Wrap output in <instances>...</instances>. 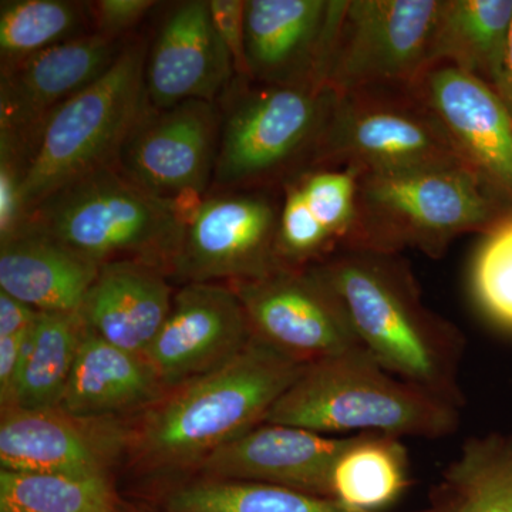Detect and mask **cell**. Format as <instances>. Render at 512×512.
I'll use <instances>...</instances> for the list:
<instances>
[{"mask_svg": "<svg viewBox=\"0 0 512 512\" xmlns=\"http://www.w3.org/2000/svg\"><path fill=\"white\" fill-rule=\"evenodd\" d=\"M86 329L80 312L37 313L23 340L18 384L8 407H59Z\"/></svg>", "mask_w": 512, "mask_h": 512, "instance_id": "cb8c5ba5", "label": "cell"}, {"mask_svg": "<svg viewBox=\"0 0 512 512\" xmlns=\"http://www.w3.org/2000/svg\"><path fill=\"white\" fill-rule=\"evenodd\" d=\"M36 309L0 291V338L20 335L35 323Z\"/></svg>", "mask_w": 512, "mask_h": 512, "instance_id": "d590c367", "label": "cell"}, {"mask_svg": "<svg viewBox=\"0 0 512 512\" xmlns=\"http://www.w3.org/2000/svg\"><path fill=\"white\" fill-rule=\"evenodd\" d=\"M311 266L338 295L360 345L377 365L463 407V335L424 305L399 254L345 248Z\"/></svg>", "mask_w": 512, "mask_h": 512, "instance_id": "6da1fadb", "label": "cell"}, {"mask_svg": "<svg viewBox=\"0 0 512 512\" xmlns=\"http://www.w3.org/2000/svg\"><path fill=\"white\" fill-rule=\"evenodd\" d=\"M168 512H360L335 498L252 481H198L174 491Z\"/></svg>", "mask_w": 512, "mask_h": 512, "instance_id": "4316f807", "label": "cell"}, {"mask_svg": "<svg viewBox=\"0 0 512 512\" xmlns=\"http://www.w3.org/2000/svg\"><path fill=\"white\" fill-rule=\"evenodd\" d=\"M350 437L335 439L299 427L262 423L200 463L214 478L279 485L332 498L333 468Z\"/></svg>", "mask_w": 512, "mask_h": 512, "instance_id": "e0dca14e", "label": "cell"}, {"mask_svg": "<svg viewBox=\"0 0 512 512\" xmlns=\"http://www.w3.org/2000/svg\"><path fill=\"white\" fill-rule=\"evenodd\" d=\"M25 175L26 151L22 140L0 131V244L18 237L25 227Z\"/></svg>", "mask_w": 512, "mask_h": 512, "instance_id": "d6a6232c", "label": "cell"}, {"mask_svg": "<svg viewBox=\"0 0 512 512\" xmlns=\"http://www.w3.org/2000/svg\"><path fill=\"white\" fill-rule=\"evenodd\" d=\"M360 173L352 167L312 168L291 178L339 249L346 247L355 227Z\"/></svg>", "mask_w": 512, "mask_h": 512, "instance_id": "4dcf8cb0", "label": "cell"}, {"mask_svg": "<svg viewBox=\"0 0 512 512\" xmlns=\"http://www.w3.org/2000/svg\"><path fill=\"white\" fill-rule=\"evenodd\" d=\"M444 0H346L325 86L336 93L412 87L430 69Z\"/></svg>", "mask_w": 512, "mask_h": 512, "instance_id": "9c48e42d", "label": "cell"}, {"mask_svg": "<svg viewBox=\"0 0 512 512\" xmlns=\"http://www.w3.org/2000/svg\"><path fill=\"white\" fill-rule=\"evenodd\" d=\"M185 228L173 200L113 164L50 194L29 211L20 234L45 235L100 266L138 261L170 272Z\"/></svg>", "mask_w": 512, "mask_h": 512, "instance_id": "5b68a950", "label": "cell"}, {"mask_svg": "<svg viewBox=\"0 0 512 512\" xmlns=\"http://www.w3.org/2000/svg\"><path fill=\"white\" fill-rule=\"evenodd\" d=\"M264 423L315 433H376L441 439L460 424V409L393 376L365 350L319 360L266 414Z\"/></svg>", "mask_w": 512, "mask_h": 512, "instance_id": "3957f363", "label": "cell"}, {"mask_svg": "<svg viewBox=\"0 0 512 512\" xmlns=\"http://www.w3.org/2000/svg\"><path fill=\"white\" fill-rule=\"evenodd\" d=\"M119 443L116 431L100 429L97 420L79 419L57 407L2 409V470L107 476Z\"/></svg>", "mask_w": 512, "mask_h": 512, "instance_id": "d6986e66", "label": "cell"}, {"mask_svg": "<svg viewBox=\"0 0 512 512\" xmlns=\"http://www.w3.org/2000/svg\"><path fill=\"white\" fill-rule=\"evenodd\" d=\"M245 9L247 0H211L210 12L215 30L234 64L235 76L248 79L245 62Z\"/></svg>", "mask_w": 512, "mask_h": 512, "instance_id": "836d02e7", "label": "cell"}, {"mask_svg": "<svg viewBox=\"0 0 512 512\" xmlns=\"http://www.w3.org/2000/svg\"><path fill=\"white\" fill-rule=\"evenodd\" d=\"M510 212L470 168L460 165L365 171L345 248L389 254L416 249L440 258L460 235L485 234Z\"/></svg>", "mask_w": 512, "mask_h": 512, "instance_id": "277c9868", "label": "cell"}, {"mask_svg": "<svg viewBox=\"0 0 512 512\" xmlns=\"http://www.w3.org/2000/svg\"><path fill=\"white\" fill-rule=\"evenodd\" d=\"M161 390L144 357L111 345L87 326L57 409L97 420L151 403Z\"/></svg>", "mask_w": 512, "mask_h": 512, "instance_id": "7402d4cb", "label": "cell"}, {"mask_svg": "<svg viewBox=\"0 0 512 512\" xmlns=\"http://www.w3.org/2000/svg\"><path fill=\"white\" fill-rule=\"evenodd\" d=\"M281 204L261 188L208 197L185 228L171 274L185 285L220 279L234 284L279 268Z\"/></svg>", "mask_w": 512, "mask_h": 512, "instance_id": "8fae6325", "label": "cell"}, {"mask_svg": "<svg viewBox=\"0 0 512 512\" xmlns=\"http://www.w3.org/2000/svg\"><path fill=\"white\" fill-rule=\"evenodd\" d=\"M84 6L66 0H3L0 60L10 66L49 47L83 36Z\"/></svg>", "mask_w": 512, "mask_h": 512, "instance_id": "f1b7e54d", "label": "cell"}, {"mask_svg": "<svg viewBox=\"0 0 512 512\" xmlns=\"http://www.w3.org/2000/svg\"><path fill=\"white\" fill-rule=\"evenodd\" d=\"M254 338L311 365L363 350L348 313L312 266H279L261 278L229 284Z\"/></svg>", "mask_w": 512, "mask_h": 512, "instance_id": "30bf717a", "label": "cell"}, {"mask_svg": "<svg viewBox=\"0 0 512 512\" xmlns=\"http://www.w3.org/2000/svg\"><path fill=\"white\" fill-rule=\"evenodd\" d=\"M276 251L279 262L293 268L319 264L339 251L335 239L306 204L295 180L284 183Z\"/></svg>", "mask_w": 512, "mask_h": 512, "instance_id": "1f68e13d", "label": "cell"}, {"mask_svg": "<svg viewBox=\"0 0 512 512\" xmlns=\"http://www.w3.org/2000/svg\"><path fill=\"white\" fill-rule=\"evenodd\" d=\"M427 512H451L450 507L446 503L439 505V507L434 508V510H430Z\"/></svg>", "mask_w": 512, "mask_h": 512, "instance_id": "74e56055", "label": "cell"}, {"mask_svg": "<svg viewBox=\"0 0 512 512\" xmlns=\"http://www.w3.org/2000/svg\"><path fill=\"white\" fill-rule=\"evenodd\" d=\"M512 23V0H444L430 67L450 64L495 87Z\"/></svg>", "mask_w": 512, "mask_h": 512, "instance_id": "603a6c76", "label": "cell"}, {"mask_svg": "<svg viewBox=\"0 0 512 512\" xmlns=\"http://www.w3.org/2000/svg\"><path fill=\"white\" fill-rule=\"evenodd\" d=\"M306 367L252 338L237 356L175 387L147 414L137 436L140 457L163 467L201 461L264 423Z\"/></svg>", "mask_w": 512, "mask_h": 512, "instance_id": "7a4b0ae2", "label": "cell"}, {"mask_svg": "<svg viewBox=\"0 0 512 512\" xmlns=\"http://www.w3.org/2000/svg\"><path fill=\"white\" fill-rule=\"evenodd\" d=\"M470 282L485 318L512 332V212L485 232L474 256Z\"/></svg>", "mask_w": 512, "mask_h": 512, "instance_id": "f546056e", "label": "cell"}, {"mask_svg": "<svg viewBox=\"0 0 512 512\" xmlns=\"http://www.w3.org/2000/svg\"><path fill=\"white\" fill-rule=\"evenodd\" d=\"M409 454L399 437H350L332 473V498L360 512H386L409 487Z\"/></svg>", "mask_w": 512, "mask_h": 512, "instance_id": "d4e9b609", "label": "cell"}, {"mask_svg": "<svg viewBox=\"0 0 512 512\" xmlns=\"http://www.w3.org/2000/svg\"><path fill=\"white\" fill-rule=\"evenodd\" d=\"M252 83L234 80L222 94L211 184L221 191L262 188L308 170L336 100L330 87Z\"/></svg>", "mask_w": 512, "mask_h": 512, "instance_id": "52a82bcc", "label": "cell"}, {"mask_svg": "<svg viewBox=\"0 0 512 512\" xmlns=\"http://www.w3.org/2000/svg\"><path fill=\"white\" fill-rule=\"evenodd\" d=\"M120 52L117 40L94 32L2 67L0 131L29 137L60 104L106 73Z\"/></svg>", "mask_w": 512, "mask_h": 512, "instance_id": "ac0fdd59", "label": "cell"}, {"mask_svg": "<svg viewBox=\"0 0 512 512\" xmlns=\"http://www.w3.org/2000/svg\"><path fill=\"white\" fill-rule=\"evenodd\" d=\"M234 74L231 56L212 22L210 2L178 3L147 53L146 101L156 110L188 100L215 103L234 83Z\"/></svg>", "mask_w": 512, "mask_h": 512, "instance_id": "2e32d148", "label": "cell"}, {"mask_svg": "<svg viewBox=\"0 0 512 512\" xmlns=\"http://www.w3.org/2000/svg\"><path fill=\"white\" fill-rule=\"evenodd\" d=\"M450 165L467 167L412 86L336 93L308 170L352 167L365 173Z\"/></svg>", "mask_w": 512, "mask_h": 512, "instance_id": "ba28073f", "label": "cell"}, {"mask_svg": "<svg viewBox=\"0 0 512 512\" xmlns=\"http://www.w3.org/2000/svg\"><path fill=\"white\" fill-rule=\"evenodd\" d=\"M154 6L153 0H100L92 8L96 33L117 40L141 22Z\"/></svg>", "mask_w": 512, "mask_h": 512, "instance_id": "e575fe53", "label": "cell"}, {"mask_svg": "<svg viewBox=\"0 0 512 512\" xmlns=\"http://www.w3.org/2000/svg\"><path fill=\"white\" fill-rule=\"evenodd\" d=\"M451 512H512V436L468 439L443 473Z\"/></svg>", "mask_w": 512, "mask_h": 512, "instance_id": "484cf974", "label": "cell"}, {"mask_svg": "<svg viewBox=\"0 0 512 512\" xmlns=\"http://www.w3.org/2000/svg\"><path fill=\"white\" fill-rule=\"evenodd\" d=\"M173 299L163 269L114 261L100 266L80 313L100 338L144 357L170 315Z\"/></svg>", "mask_w": 512, "mask_h": 512, "instance_id": "ffe728a7", "label": "cell"}, {"mask_svg": "<svg viewBox=\"0 0 512 512\" xmlns=\"http://www.w3.org/2000/svg\"><path fill=\"white\" fill-rule=\"evenodd\" d=\"M147 46L128 43L106 73L64 101L30 134L23 205L29 211L64 185L116 164L146 109Z\"/></svg>", "mask_w": 512, "mask_h": 512, "instance_id": "8992f818", "label": "cell"}, {"mask_svg": "<svg viewBox=\"0 0 512 512\" xmlns=\"http://www.w3.org/2000/svg\"><path fill=\"white\" fill-rule=\"evenodd\" d=\"M100 265L45 235L23 232L0 244V291L37 312L82 311Z\"/></svg>", "mask_w": 512, "mask_h": 512, "instance_id": "44dd1931", "label": "cell"}, {"mask_svg": "<svg viewBox=\"0 0 512 512\" xmlns=\"http://www.w3.org/2000/svg\"><path fill=\"white\" fill-rule=\"evenodd\" d=\"M346 0H247L248 79L269 86L326 87Z\"/></svg>", "mask_w": 512, "mask_h": 512, "instance_id": "4fadbf2b", "label": "cell"}, {"mask_svg": "<svg viewBox=\"0 0 512 512\" xmlns=\"http://www.w3.org/2000/svg\"><path fill=\"white\" fill-rule=\"evenodd\" d=\"M413 89L461 160L512 210V116L493 87L450 64H436Z\"/></svg>", "mask_w": 512, "mask_h": 512, "instance_id": "5bb4252c", "label": "cell"}, {"mask_svg": "<svg viewBox=\"0 0 512 512\" xmlns=\"http://www.w3.org/2000/svg\"><path fill=\"white\" fill-rule=\"evenodd\" d=\"M254 338L247 313L231 285L187 284L144 360L161 387H175L217 369Z\"/></svg>", "mask_w": 512, "mask_h": 512, "instance_id": "9a60e30c", "label": "cell"}, {"mask_svg": "<svg viewBox=\"0 0 512 512\" xmlns=\"http://www.w3.org/2000/svg\"><path fill=\"white\" fill-rule=\"evenodd\" d=\"M220 128V109L211 101L188 100L164 110L146 104L116 165L168 200L185 191L204 194L214 177Z\"/></svg>", "mask_w": 512, "mask_h": 512, "instance_id": "7c38bea8", "label": "cell"}, {"mask_svg": "<svg viewBox=\"0 0 512 512\" xmlns=\"http://www.w3.org/2000/svg\"><path fill=\"white\" fill-rule=\"evenodd\" d=\"M107 476L0 471V512H116Z\"/></svg>", "mask_w": 512, "mask_h": 512, "instance_id": "83f0119b", "label": "cell"}, {"mask_svg": "<svg viewBox=\"0 0 512 512\" xmlns=\"http://www.w3.org/2000/svg\"><path fill=\"white\" fill-rule=\"evenodd\" d=\"M495 92L504 101L512 116V23L508 33L507 46H505L503 67H501L500 79L494 87Z\"/></svg>", "mask_w": 512, "mask_h": 512, "instance_id": "8d00e7d4", "label": "cell"}]
</instances>
